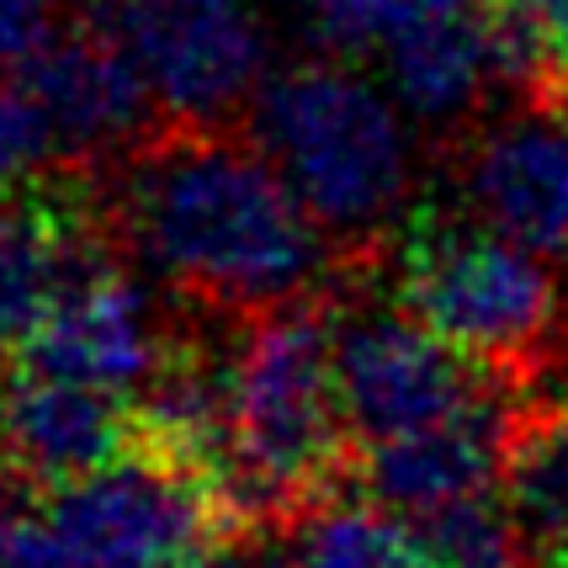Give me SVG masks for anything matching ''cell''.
Wrapping results in <instances>:
<instances>
[{
  "label": "cell",
  "mask_w": 568,
  "mask_h": 568,
  "mask_svg": "<svg viewBox=\"0 0 568 568\" xmlns=\"http://www.w3.org/2000/svg\"><path fill=\"white\" fill-rule=\"evenodd\" d=\"M112 219L154 282L240 320L308 297L329 250L272 154L223 128H175L133 149Z\"/></svg>",
  "instance_id": "1"
},
{
  "label": "cell",
  "mask_w": 568,
  "mask_h": 568,
  "mask_svg": "<svg viewBox=\"0 0 568 568\" xmlns=\"http://www.w3.org/2000/svg\"><path fill=\"white\" fill-rule=\"evenodd\" d=\"M341 324L308 297L250 314L219 351L223 436L207 463L234 526H266L320 505L346 468Z\"/></svg>",
  "instance_id": "2"
},
{
  "label": "cell",
  "mask_w": 568,
  "mask_h": 568,
  "mask_svg": "<svg viewBox=\"0 0 568 568\" xmlns=\"http://www.w3.org/2000/svg\"><path fill=\"white\" fill-rule=\"evenodd\" d=\"M255 144L329 245H377L415 192V118L346 59L276 70L255 97Z\"/></svg>",
  "instance_id": "3"
},
{
  "label": "cell",
  "mask_w": 568,
  "mask_h": 568,
  "mask_svg": "<svg viewBox=\"0 0 568 568\" xmlns=\"http://www.w3.org/2000/svg\"><path fill=\"white\" fill-rule=\"evenodd\" d=\"M404 308L468 351L478 367L520 372L547 356L564 320L552 255L526 250L484 223H430L404 250Z\"/></svg>",
  "instance_id": "4"
},
{
  "label": "cell",
  "mask_w": 568,
  "mask_h": 568,
  "mask_svg": "<svg viewBox=\"0 0 568 568\" xmlns=\"http://www.w3.org/2000/svg\"><path fill=\"white\" fill-rule=\"evenodd\" d=\"M43 520L74 568H186L234 526L192 463L149 442L53 484Z\"/></svg>",
  "instance_id": "5"
},
{
  "label": "cell",
  "mask_w": 568,
  "mask_h": 568,
  "mask_svg": "<svg viewBox=\"0 0 568 568\" xmlns=\"http://www.w3.org/2000/svg\"><path fill=\"white\" fill-rule=\"evenodd\" d=\"M341 398L351 436L388 442L489 398L484 367L409 308H362L341 324Z\"/></svg>",
  "instance_id": "6"
},
{
  "label": "cell",
  "mask_w": 568,
  "mask_h": 568,
  "mask_svg": "<svg viewBox=\"0 0 568 568\" xmlns=\"http://www.w3.org/2000/svg\"><path fill=\"white\" fill-rule=\"evenodd\" d=\"M118 32L144 70L154 106L175 128H223L272 80V38L240 0L223 6H139L118 11Z\"/></svg>",
  "instance_id": "7"
},
{
  "label": "cell",
  "mask_w": 568,
  "mask_h": 568,
  "mask_svg": "<svg viewBox=\"0 0 568 568\" xmlns=\"http://www.w3.org/2000/svg\"><path fill=\"white\" fill-rule=\"evenodd\" d=\"M383 70L388 91L415 123L457 128L499 85H542V53L516 11L484 17L473 0H463L398 27L383 43Z\"/></svg>",
  "instance_id": "8"
},
{
  "label": "cell",
  "mask_w": 568,
  "mask_h": 568,
  "mask_svg": "<svg viewBox=\"0 0 568 568\" xmlns=\"http://www.w3.org/2000/svg\"><path fill=\"white\" fill-rule=\"evenodd\" d=\"M175 351L181 346L171 335V314L160 308L154 287L97 261L59 293L49 320L22 346V362L118 398H139L171 367Z\"/></svg>",
  "instance_id": "9"
},
{
  "label": "cell",
  "mask_w": 568,
  "mask_h": 568,
  "mask_svg": "<svg viewBox=\"0 0 568 568\" xmlns=\"http://www.w3.org/2000/svg\"><path fill=\"white\" fill-rule=\"evenodd\" d=\"M463 213L542 255H568V112L531 101L489 123L457 165Z\"/></svg>",
  "instance_id": "10"
},
{
  "label": "cell",
  "mask_w": 568,
  "mask_h": 568,
  "mask_svg": "<svg viewBox=\"0 0 568 568\" xmlns=\"http://www.w3.org/2000/svg\"><path fill=\"white\" fill-rule=\"evenodd\" d=\"M17 85L43 112L53 149L70 160L139 144L149 118L160 112L128 38L112 22L53 32L17 74Z\"/></svg>",
  "instance_id": "11"
},
{
  "label": "cell",
  "mask_w": 568,
  "mask_h": 568,
  "mask_svg": "<svg viewBox=\"0 0 568 568\" xmlns=\"http://www.w3.org/2000/svg\"><path fill=\"white\" fill-rule=\"evenodd\" d=\"M128 398L59 372L17 367L0 377V452L32 484H70L133 446Z\"/></svg>",
  "instance_id": "12"
},
{
  "label": "cell",
  "mask_w": 568,
  "mask_h": 568,
  "mask_svg": "<svg viewBox=\"0 0 568 568\" xmlns=\"http://www.w3.org/2000/svg\"><path fill=\"white\" fill-rule=\"evenodd\" d=\"M510 415H499L495 398L473 404L463 415L404 430L388 442H367L362 452V489L398 516H425L446 499L495 489L505 463Z\"/></svg>",
  "instance_id": "13"
},
{
  "label": "cell",
  "mask_w": 568,
  "mask_h": 568,
  "mask_svg": "<svg viewBox=\"0 0 568 568\" xmlns=\"http://www.w3.org/2000/svg\"><path fill=\"white\" fill-rule=\"evenodd\" d=\"M97 261V245L74 213L38 197L0 202V356L22 351L59 293Z\"/></svg>",
  "instance_id": "14"
},
{
  "label": "cell",
  "mask_w": 568,
  "mask_h": 568,
  "mask_svg": "<svg viewBox=\"0 0 568 568\" xmlns=\"http://www.w3.org/2000/svg\"><path fill=\"white\" fill-rule=\"evenodd\" d=\"M499 495L531 547V564L568 568V398L510 415Z\"/></svg>",
  "instance_id": "15"
},
{
  "label": "cell",
  "mask_w": 568,
  "mask_h": 568,
  "mask_svg": "<svg viewBox=\"0 0 568 568\" xmlns=\"http://www.w3.org/2000/svg\"><path fill=\"white\" fill-rule=\"evenodd\" d=\"M293 568H430L409 516L377 499H320L297 516Z\"/></svg>",
  "instance_id": "16"
},
{
  "label": "cell",
  "mask_w": 568,
  "mask_h": 568,
  "mask_svg": "<svg viewBox=\"0 0 568 568\" xmlns=\"http://www.w3.org/2000/svg\"><path fill=\"white\" fill-rule=\"evenodd\" d=\"M409 526H415L430 568H526L531 564V547L520 537L505 495H495V489L446 499V505L425 510V516H409Z\"/></svg>",
  "instance_id": "17"
},
{
  "label": "cell",
  "mask_w": 568,
  "mask_h": 568,
  "mask_svg": "<svg viewBox=\"0 0 568 568\" xmlns=\"http://www.w3.org/2000/svg\"><path fill=\"white\" fill-rule=\"evenodd\" d=\"M293 17L329 49H383L398 27L463 0H287Z\"/></svg>",
  "instance_id": "18"
},
{
  "label": "cell",
  "mask_w": 568,
  "mask_h": 568,
  "mask_svg": "<svg viewBox=\"0 0 568 568\" xmlns=\"http://www.w3.org/2000/svg\"><path fill=\"white\" fill-rule=\"evenodd\" d=\"M53 149V133L43 123V112L32 106L22 85H0V202L17 197L27 175L38 171Z\"/></svg>",
  "instance_id": "19"
},
{
  "label": "cell",
  "mask_w": 568,
  "mask_h": 568,
  "mask_svg": "<svg viewBox=\"0 0 568 568\" xmlns=\"http://www.w3.org/2000/svg\"><path fill=\"white\" fill-rule=\"evenodd\" d=\"M59 0H0V80L22 74L32 53L59 32Z\"/></svg>",
  "instance_id": "20"
},
{
  "label": "cell",
  "mask_w": 568,
  "mask_h": 568,
  "mask_svg": "<svg viewBox=\"0 0 568 568\" xmlns=\"http://www.w3.org/2000/svg\"><path fill=\"white\" fill-rule=\"evenodd\" d=\"M520 22L531 27L542 53V85L568 91V0H510Z\"/></svg>",
  "instance_id": "21"
},
{
  "label": "cell",
  "mask_w": 568,
  "mask_h": 568,
  "mask_svg": "<svg viewBox=\"0 0 568 568\" xmlns=\"http://www.w3.org/2000/svg\"><path fill=\"white\" fill-rule=\"evenodd\" d=\"M0 568H74L70 552L59 547L53 526L43 516H17L0 520Z\"/></svg>",
  "instance_id": "22"
},
{
  "label": "cell",
  "mask_w": 568,
  "mask_h": 568,
  "mask_svg": "<svg viewBox=\"0 0 568 568\" xmlns=\"http://www.w3.org/2000/svg\"><path fill=\"white\" fill-rule=\"evenodd\" d=\"M186 568H293V564H282L272 552H255V547H207L197 564Z\"/></svg>",
  "instance_id": "23"
},
{
  "label": "cell",
  "mask_w": 568,
  "mask_h": 568,
  "mask_svg": "<svg viewBox=\"0 0 568 568\" xmlns=\"http://www.w3.org/2000/svg\"><path fill=\"white\" fill-rule=\"evenodd\" d=\"M139 6H223V0H139Z\"/></svg>",
  "instance_id": "24"
}]
</instances>
